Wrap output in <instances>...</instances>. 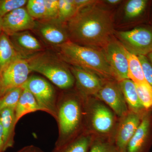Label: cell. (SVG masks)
I'll use <instances>...</instances> for the list:
<instances>
[{"label":"cell","mask_w":152,"mask_h":152,"mask_svg":"<svg viewBox=\"0 0 152 152\" xmlns=\"http://www.w3.org/2000/svg\"><path fill=\"white\" fill-rule=\"evenodd\" d=\"M97 2L80 10L66 23L70 41L86 46L102 49L113 37L112 15Z\"/></svg>","instance_id":"cell-1"},{"label":"cell","mask_w":152,"mask_h":152,"mask_svg":"<svg viewBox=\"0 0 152 152\" xmlns=\"http://www.w3.org/2000/svg\"><path fill=\"white\" fill-rule=\"evenodd\" d=\"M56 119L59 134L55 148H58L85 131L86 96L78 91L63 93L58 98Z\"/></svg>","instance_id":"cell-2"},{"label":"cell","mask_w":152,"mask_h":152,"mask_svg":"<svg viewBox=\"0 0 152 152\" xmlns=\"http://www.w3.org/2000/svg\"><path fill=\"white\" fill-rule=\"evenodd\" d=\"M58 49L59 56L67 64L91 71L104 79L115 80L102 49L69 41Z\"/></svg>","instance_id":"cell-3"},{"label":"cell","mask_w":152,"mask_h":152,"mask_svg":"<svg viewBox=\"0 0 152 152\" xmlns=\"http://www.w3.org/2000/svg\"><path fill=\"white\" fill-rule=\"evenodd\" d=\"M26 59L31 72L45 76L61 89L68 90L73 87L75 82L70 68L58 55L44 51Z\"/></svg>","instance_id":"cell-4"},{"label":"cell","mask_w":152,"mask_h":152,"mask_svg":"<svg viewBox=\"0 0 152 152\" xmlns=\"http://www.w3.org/2000/svg\"><path fill=\"white\" fill-rule=\"evenodd\" d=\"M119 118L94 96H86L85 130L100 137L113 139Z\"/></svg>","instance_id":"cell-5"},{"label":"cell","mask_w":152,"mask_h":152,"mask_svg":"<svg viewBox=\"0 0 152 152\" xmlns=\"http://www.w3.org/2000/svg\"><path fill=\"white\" fill-rule=\"evenodd\" d=\"M22 87L32 94L42 111L56 119L58 98L54 88L48 81L42 77L32 75Z\"/></svg>","instance_id":"cell-6"},{"label":"cell","mask_w":152,"mask_h":152,"mask_svg":"<svg viewBox=\"0 0 152 152\" xmlns=\"http://www.w3.org/2000/svg\"><path fill=\"white\" fill-rule=\"evenodd\" d=\"M116 37L125 48L137 56L152 52V28L139 27L115 32Z\"/></svg>","instance_id":"cell-7"},{"label":"cell","mask_w":152,"mask_h":152,"mask_svg":"<svg viewBox=\"0 0 152 152\" xmlns=\"http://www.w3.org/2000/svg\"><path fill=\"white\" fill-rule=\"evenodd\" d=\"M118 82L129 78V64L126 49L113 37L102 49Z\"/></svg>","instance_id":"cell-8"},{"label":"cell","mask_w":152,"mask_h":152,"mask_svg":"<svg viewBox=\"0 0 152 152\" xmlns=\"http://www.w3.org/2000/svg\"><path fill=\"white\" fill-rule=\"evenodd\" d=\"M33 31L45 43L57 49L70 41L66 23L58 20H36Z\"/></svg>","instance_id":"cell-9"},{"label":"cell","mask_w":152,"mask_h":152,"mask_svg":"<svg viewBox=\"0 0 152 152\" xmlns=\"http://www.w3.org/2000/svg\"><path fill=\"white\" fill-rule=\"evenodd\" d=\"M94 96L108 106L118 118L129 111L122 92L116 80L105 79L102 86Z\"/></svg>","instance_id":"cell-10"},{"label":"cell","mask_w":152,"mask_h":152,"mask_svg":"<svg viewBox=\"0 0 152 152\" xmlns=\"http://www.w3.org/2000/svg\"><path fill=\"white\" fill-rule=\"evenodd\" d=\"M31 72L26 59L20 57L15 60L0 77L4 94L12 89L23 87L28 79Z\"/></svg>","instance_id":"cell-11"},{"label":"cell","mask_w":152,"mask_h":152,"mask_svg":"<svg viewBox=\"0 0 152 152\" xmlns=\"http://www.w3.org/2000/svg\"><path fill=\"white\" fill-rule=\"evenodd\" d=\"M142 117L140 113L129 110L127 113L119 118L113 140L121 152L124 151L141 122Z\"/></svg>","instance_id":"cell-12"},{"label":"cell","mask_w":152,"mask_h":152,"mask_svg":"<svg viewBox=\"0 0 152 152\" xmlns=\"http://www.w3.org/2000/svg\"><path fill=\"white\" fill-rule=\"evenodd\" d=\"M36 24V20L25 7L12 11L2 18V31L8 36L20 32L33 31Z\"/></svg>","instance_id":"cell-13"},{"label":"cell","mask_w":152,"mask_h":152,"mask_svg":"<svg viewBox=\"0 0 152 152\" xmlns=\"http://www.w3.org/2000/svg\"><path fill=\"white\" fill-rule=\"evenodd\" d=\"M70 69L77 90L85 96H95L105 80L93 72L82 68L72 66Z\"/></svg>","instance_id":"cell-14"},{"label":"cell","mask_w":152,"mask_h":152,"mask_svg":"<svg viewBox=\"0 0 152 152\" xmlns=\"http://www.w3.org/2000/svg\"><path fill=\"white\" fill-rule=\"evenodd\" d=\"M9 37L16 50L24 58L44 51L40 42L30 31L20 32Z\"/></svg>","instance_id":"cell-15"},{"label":"cell","mask_w":152,"mask_h":152,"mask_svg":"<svg viewBox=\"0 0 152 152\" xmlns=\"http://www.w3.org/2000/svg\"><path fill=\"white\" fill-rule=\"evenodd\" d=\"M151 121L148 115H144L141 122L132 137L128 142L124 152H144L151 130Z\"/></svg>","instance_id":"cell-16"},{"label":"cell","mask_w":152,"mask_h":152,"mask_svg":"<svg viewBox=\"0 0 152 152\" xmlns=\"http://www.w3.org/2000/svg\"><path fill=\"white\" fill-rule=\"evenodd\" d=\"M129 110L141 113L144 108L139 99L135 84L129 79L118 82Z\"/></svg>","instance_id":"cell-17"},{"label":"cell","mask_w":152,"mask_h":152,"mask_svg":"<svg viewBox=\"0 0 152 152\" xmlns=\"http://www.w3.org/2000/svg\"><path fill=\"white\" fill-rule=\"evenodd\" d=\"M94 136L85 131L75 138L52 152H88Z\"/></svg>","instance_id":"cell-18"},{"label":"cell","mask_w":152,"mask_h":152,"mask_svg":"<svg viewBox=\"0 0 152 152\" xmlns=\"http://www.w3.org/2000/svg\"><path fill=\"white\" fill-rule=\"evenodd\" d=\"M21 57L16 50L7 35L0 34V77L10 64L19 57Z\"/></svg>","instance_id":"cell-19"},{"label":"cell","mask_w":152,"mask_h":152,"mask_svg":"<svg viewBox=\"0 0 152 152\" xmlns=\"http://www.w3.org/2000/svg\"><path fill=\"white\" fill-rule=\"evenodd\" d=\"M0 118L4 132L5 149L7 150L13 146L15 126V110L11 108L4 109L0 111Z\"/></svg>","instance_id":"cell-20"},{"label":"cell","mask_w":152,"mask_h":152,"mask_svg":"<svg viewBox=\"0 0 152 152\" xmlns=\"http://www.w3.org/2000/svg\"><path fill=\"white\" fill-rule=\"evenodd\" d=\"M23 89L15 110L16 124L25 115L38 111H42L32 94L27 89L23 88Z\"/></svg>","instance_id":"cell-21"},{"label":"cell","mask_w":152,"mask_h":152,"mask_svg":"<svg viewBox=\"0 0 152 152\" xmlns=\"http://www.w3.org/2000/svg\"><path fill=\"white\" fill-rule=\"evenodd\" d=\"M129 64V78L136 85L149 84L144 76L143 71L138 57L126 50Z\"/></svg>","instance_id":"cell-22"},{"label":"cell","mask_w":152,"mask_h":152,"mask_svg":"<svg viewBox=\"0 0 152 152\" xmlns=\"http://www.w3.org/2000/svg\"><path fill=\"white\" fill-rule=\"evenodd\" d=\"M88 152H121L113 139L94 137Z\"/></svg>","instance_id":"cell-23"},{"label":"cell","mask_w":152,"mask_h":152,"mask_svg":"<svg viewBox=\"0 0 152 152\" xmlns=\"http://www.w3.org/2000/svg\"><path fill=\"white\" fill-rule=\"evenodd\" d=\"M78 12L73 0H58V13L57 20L66 23Z\"/></svg>","instance_id":"cell-24"},{"label":"cell","mask_w":152,"mask_h":152,"mask_svg":"<svg viewBox=\"0 0 152 152\" xmlns=\"http://www.w3.org/2000/svg\"><path fill=\"white\" fill-rule=\"evenodd\" d=\"M23 87L8 91L0 98V111L7 108L15 110L23 91Z\"/></svg>","instance_id":"cell-25"},{"label":"cell","mask_w":152,"mask_h":152,"mask_svg":"<svg viewBox=\"0 0 152 152\" xmlns=\"http://www.w3.org/2000/svg\"><path fill=\"white\" fill-rule=\"evenodd\" d=\"M26 7L31 17L36 20H46V9L45 0H29Z\"/></svg>","instance_id":"cell-26"},{"label":"cell","mask_w":152,"mask_h":152,"mask_svg":"<svg viewBox=\"0 0 152 152\" xmlns=\"http://www.w3.org/2000/svg\"><path fill=\"white\" fill-rule=\"evenodd\" d=\"M146 0H129L126 3L124 7L126 18L131 20L139 16L145 8L147 4Z\"/></svg>","instance_id":"cell-27"},{"label":"cell","mask_w":152,"mask_h":152,"mask_svg":"<svg viewBox=\"0 0 152 152\" xmlns=\"http://www.w3.org/2000/svg\"><path fill=\"white\" fill-rule=\"evenodd\" d=\"M136 85L139 99L145 110L152 108V86L149 84Z\"/></svg>","instance_id":"cell-28"},{"label":"cell","mask_w":152,"mask_h":152,"mask_svg":"<svg viewBox=\"0 0 152 152\" xmlns=\"http://www.w3.org/2000/svg\"><path fill=\"white\" fill-rule=\"evenodd\" d=\"M26 0H0V18H2L17 9L26 5Z\"/></svg>","instance_id":"cell-29"},{"label":"cell","mask_w":152,"mask_h":152,"mask_svg":"<svg viewBox=\"0 0 152 152\" xmlns=\"http://www.w3.org/2000/svg\"><path fill=\"white\" fill-rule=\"evenodd\" d=\"M46 9L45 20H57L58 13V0H45Z\"/></svg>","instance_id":"cell-30"},{"label":"cell","mask_w":152,"mask_h":152,"mask_svg":"<svg viewBox=\"0 0 152 152\" xmlns=\"http://www.w3.org/2000/svg\"><path fill=\"white\" fill-rule=\"evenodd\" d=\"M141 64L144 76L147 82L152 86V65L145 56H138Z\"/></svg>","instance_id":"cell-31"},{"label":"cell","mask_w":152,"mask_h":152,"mask_svg":"<svg viewBox=\"0 0 152 152\" xmlns=\"http://www.w3.org/2000/svg\"><path fill=\"white\" fill-rule=\"evenodd\" d=\"M74 3L75 5L78 12L80 10L86 7L95 3H97L98 1L94 0H73Z\"/></svg>","instance_id":"cell-32"},{"label":"cell","mask_w":152,"mask_h":152,"mask_svg":"<svg viewBox=\"0 0 152 152\" xmlns=\"http://www.w3.org/2000/svg\"><path fill=\"white\" fill-rule=\"evenodd\" d=\"M16 152H46L34 145H29L24 147Z\"/></svg>","instance_id":"cell-33"},{"label":"cell","mask_w":152,"mask_h":152,"mask_svg":"<svg viewBox=\"0 0 152 152\" xmlns=\"http://www.w3.org/2000/svg\"><path fill=\"white\" fill-rule=\"evenodd\" d=\"M5 151L4 143V132L0 118V152H4Z\"/></svg>","instance_id":"cell-34"},{"label":"cell","mask_w":152,"mask_h":152,"mask_svg":"<svg viewBox=\"0 0 152 152\" xmlns=\"http://www.w3.org/2000/svg\"><path fill=\"white\" fill-rule=\"evenodd\" d=\"M121 0H107L104 1L105 2L110 5H115L121 2Z\"/></svg>","instance_id":"cell-35"},{"label":"cell","mask_w":152,"mask_h":152,"mask_svg":"<svg viewBox=\"0 0 152 152\" xmlns=\"http://www.w3.org/2000/svg\"><path fill=\"white\" fill-rule=\"evenodd\" d=\"M4 94V88H3L2 84L1 81V78H0V98L3 96Z\"/></svg>","instance_id":"cell-36"},{"label":"cell","mask_w":152,"mask_h":152,"mask_svg":"<svg viewBox=\"0 0 152 152\" xmlns=\"http://www.w3.org/2000/svg\"><path fill=\"white\" fill-rule=\"evenodd\" d=\"M146 56L148 58V59L150 63H151L152 65V52L148 54Z\"/></svg>","instance_id":"cell-37"},{"label":"cell","mask_w":152,"mask_h":152,"mask_svg":"<svg viewBox=\"0 0 152 152\" xmlns=\"http://www.w3.org/2000/svg\"><path fill=\"white\" fill-rule=\"evenodd\" d=\"M2 31V18H0V34Z\"/></svg>","instance_id":"cell-38"}]
</instances>
